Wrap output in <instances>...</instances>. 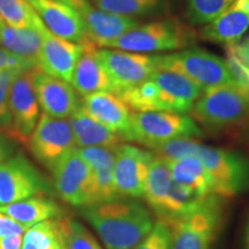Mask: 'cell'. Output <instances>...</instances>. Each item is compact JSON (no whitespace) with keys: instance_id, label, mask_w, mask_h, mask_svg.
Instances as JSON below:
<instances>
[{"instance_id":"obj_19","label":"cell","mask_w":249,"mask_h":249,"mask_svg":"<svg viewBox=\"0 0 249 249\" xmlns=\"http://www.w3.org/2000/svg\"><path fill=\"white\" fill-rule=\"evenodd\" d=\"M77 12L85 24L86 35L98 48H104L107 42L123 36L141 23L136 18L101 11L89 1H87Z\"/></svg>"},{"instance_id":"obj_41","label":"cell","mask_w":249,"mask_h":249,"mask_svg":"<svg viewBox=\"0 0 249 249\" xmlns=\"http://www.w3.org/2000/svg\"><path fill=\"white\" fill-rule=\"evenodd\" d=\"M60 1L65 2V4L71 6V7L76 9V11H79V9L82 7L83 5H85L88 0H60Z\"/></svg>"},{"instance_id":"obj_24","label":"cell","mask_w":249,"mask_h":249,"mask_svg":"<svg viewBox=\"0 0 249 249\" xmlns=\"http://www.w3.org/2000/svg\"><path fill=\"white\" fill-rule=\"evenodd\" d=\"M0 213L29 229L40 222L60 216L61 209L51 198L37 195L23 201L0 205Z\"/></svg>"},{"instance_id":"obj_7","label":"cell","mask_w":249,"mask_h":249,"mask_svg":"<svg viewBox=\"0 0 249 249\" xmlns=\"http://www.w3.org/2000/svg\"><path fill=\"white\" fill-rule=\"evenodd\" d=\"M197 157L209 177L211 194L231 197L249 189V160L244 156L201 144Z\"/></svg>"},{"instance_id":"obj_36","label":"cell","mask_w":249,"mask_h":249,"mask_svg":"<svg viewBox=\"0 0 249 249\" xmlns=\"http://www.w3.org/2000/svg\"><path fill=\"white\" fill-rule=\"evenodd\" d=\"M35 68L38 67L34 62L18 57L0 48V73L8 71H31Z\"/></svg>"},{"instance_id":"obj_25","label":"cell","mask_w":249,"mask_h":249,"mask_svg":"<svg viewBox=\"0 0 249 249\" xmlns=\"http://www.w3.org/2000/svg\"><path fill=\"white\" fill-rule=\"evenodd\" d=\"M172 179L180 186L192 189L198 195L207 197L211 194V183L201 160L195 156L167 161Z\"/></svg>"},{"instance_id":"obj_3","label":"cell","mask_w":249,"mask_h":249,"mask_svg":"<svg viewBox=\"0 0 249 249\" xmlns=\"http://www.w3.org/2000/svg\"><path fill=\"white\" fill-rule=\"evenodd\" d=\"M166 223L172 230V249H213L224 224L223 201L210 194L191 213Z\"/></svg>"},{"instance_id":"obj_28","label":"cell","mask_w":249,"mask_h":249,"mask_svg":"<svg viewBox=\"0 0 249 249\" xmlns=\"http://www.w3.org/2000/svg\"><path fill=\"white\" fill-rule=\"evenodd\" d=\"M62 249H102L91 233L71 218L58 219Z\"/></svg>"},{"instance_id":"obj_5","label":"cell","mask_w":249,"mask_h":249,"mask_svg":"<svg viewBox=\"0 0 249 249\" xmlns=\"http://www.w3.org/2000/svg\"><path fill=\"white\" fill-rule=\"evenodd\" d=\"M201 135L200 127L192 117L166 111H143L133 112L124 140L155 149L171 140Z\"/></svg>"},{"instance_id":"obj_10","label":"cell","mask_w":249,"mask_h":249,"mask_svg":"<svg viewBox=\"0 0 249 249\" xmlns=\"http://www.w3.org/2000/svg\"><path fill=\"white\" fill-rule=\"evenodd\" d=\"M97 54L116 95L140 85L158 70L157 55L107 48L98 49Z\"/></svg>"},{"instance_id":"obj_16","label":"cell","mask_w":249,"mask_h":249,"mask_svg":"<svg viewBox=\"0 0 249 249\" xmlns=\"http://www.w3.org/2000/svg\"><path fill=\"white\" fill-rule=\"evenodd\" d=\"M33 85L39 107L49 116L67 119L80 107L75 89L70 82L35 68L33 71Z\"/></svg>"},{"instance_id":"obj_33","label":"cell","mask_w":249,"mask_h":249,"mask_svg":"<svg viewBox=\"0 0 249 249\" xmlns=\"http://www.w3.org/2000/svg\"><path fill=\"white\" fill-rule=\"evenodd\" d=\"M201 143L189 138H180L176 140H171L158 145L155 148L156 156L163 158L166 161H173L181 160V158L195 156L197 157L198 149Z\"/></svg>"},{"instance_id":"obj_39","label":"cell","mask_w":249,"mask_h":249,"mask_svg":"<svg viewBox=\"0 0 249 249\" xmlns=\"http://www.w3.org/2000/svg\"><path fill=\"white\" fill-rule=\"evenodd\" d=\"M9 156V148L7 145V143L4 139L1 138V135H0V161L7 160Z\"/></svg>"},{"instance_id":"obj_38","label":"cell","mask_w":249,"mask_h":249,"mask_svg":"<svg viewBox=\"0 0 249 249\" xmlns=\"http://www.w3.org/2000/svg\"><path fill=\"white\" fill-rule=\"evenodd\" d=\"M22 235H13L7 238H0V249H21Z\"/></svg>"},{"instance_id":"obj_23","label":"cell","mask_w":249,"mask_h":249,"mask_svg":"<svg viewBox=\"0 0 249 249\" xmlns=\"http://www.w3.org/2000/svg\"><path fill=\"white\" fill-rule=\"evenodd\" d=\"M40 23V18L35 26L27 28H14L4 23L0 30V48L34 62L38 67V54L42 46Z\"/></svg>"},{"instance_id":"obj_40","label":"cell","mask_w":249,"mask_h":249,"mask_svg":"<svg viewBox=\"0 0 249 249\" xmlns=\"http://www.w3.org/2000/svg\"><path fill=\"white\" fill-rule=\"evenodd\" d=\"M241 249H249V214L244 229V235H242V247Z\"/></svg>"},{"instance_id":"obj_17","label":"cell","mask_w":249,"mask_h":249,"mask_svg":"<svg viewBox=\"0 0 249 249\" xmlns=\"http://www.w3.org/2000/svg\"><path fill=\"white\" fill-rule=\"evenodd\" d=\"M43 24L61 38L80 43L85 39L86 29L76 9L60 0H27Z\"/></svg>"},{"instance_id":"obj_13","label":"cell","mask_w":249,"mask_h":249,"mask_svg":"<svg viewBox=\"0 0 249 249\" xmlns=\"http://www.w3.org/2000/svg\"><path fill=\"white\" fill-rule=\"evenodd\" d=\"M155 155L130 144L116 149L113 182L117 194L130 198L143 197L147 188L149 167Z\"/></svg>"},{"instance_id":"obj_31","label":"cell","mask_w":249,"mask_h":249,"mask_svg":"<svg viewBox=\"0 0 249 249\" xmlns=\"http://www.w3.org/2000/svg\"><path fill=\"white\" fill-rule=\"evenodd\" d=\"M23 240L29 241L38 249H62L58 219H48L29 227Z\"/></svg>"},{"instance_id":"obj_30","label":"cell","mask_w":249,"mask_h":249,"mask_svg":"<svg viewBox=\"0 0 249 249\" xmlns=\"http://www.w3.org/2000/svg\"><path fill=\"white\" fill-rule=\"evenodd\" d=\"M0 17L14 28L33 27L39 18L27 0H0Z\"/></svg>"},{"instance_id":"obj_6","label":"cell","mask_w":249,"mask_h":249,"mask_svg":"<svg viewBox=\"0 0 249 249\" xmlns=\"http://www.w3.org/2000/svg\"><path fill=\"white\" fill-rule=\"evenodd\" d=\"M191 113L211 128H225L249 120V91L238 83L203 90Z\"/></svg>"},{"instance_id":"obj_4","label":"cell","mask_w":249,"mask_h":249,"mask_svg":"<svg viewBox=\"0 0 249 249\" xmlns=\"http://www.w3.org/2000/svg\"><path fill=\"white\" fill-rule=\"evenodd\" d=\"M157 68L178 73L202 90L236 83L225 59L200 48L157 54Z\"/></svg>"},{"instance_id":"obj_11","label":"cell","mask_w":249,"mask_h":249,"mask_svg":"<svg viewBox=\"0 0 249 249\" xmlns=\"http://www.w3.org/2000/svg\"><path fill=\"white\" fill-rule=\"evenodd\" d=\"M27 145L37 160L52 170L68 152L77 149L70 120L49 116L43 112Z\"/></svg>"},{"instance_id":"obj_9","label":"cell","mask_w":249,"mask_h":249,"mask_svg":"<svg viewBox=\"0 0 249 249\" xmlns=\"http://www.w3.org/2000/svg\"><path fill=\"white\" fill-rule=\"evenodd\" d=\"M51 171L55 189L65 202L82 208L98 203L92 170L77 149L61 157Z\"/></svg>"},{"instance_id":"obj_27","label":"cell","mask_w":249,"mask_h":249,"mask_svg":"<svg viewBox=\"0 0 249 249\" xmlns=\"http://www.w3.org/2000/svg\"><path fill=\"white\" fill-rule=\"evenodd\" d=\"M95 7L107 13L139 20L163 11L166 0H92Z\"/></svg>"},{"instance_id":"obj_15","label":"cell","mask_w":249,"mask_h":249,"mask_svg":"<svg viewBox=\"0 0 249 249\" xmlns=\"http://www.w3.org/2000/svg\"><path fill=\"white\" fill-rule=\"evenodd\" d=\"M42 46L38 54V70L71 83L74 68L81 53L80 43L61 38L40 23Z\"/></svg>"},{"instance_id":"obj_1","label":"cell","mask_w":249,"mask_h":249,"mask_svg":"<svg viewBox=\"0 0 249 249\" xmlns=\"http://www.w3.org/2000/svg\"><path fill=\"white\" fill-rule=\"evenodd\" d=\"M81 213L107 249H134L155 225L150 211L132 200L89 205Z\"/></svg>"},{"instance_id":"obj_2","label":"cell","mask_w":249,"mask_h":249,"mask_svg":"<svg viewBox=\"0 0 249 249\" xmlns=\"http://www.w3.org/2000/svg\"><path fill=\"white\" fill-rule=\"evenodd\" d=\"M195 42V31L180 21L157 20L140 23L123 36L107 42L104 48L150 54L181 51Z\"/></svg>"},{"instance_id":"obj_43","label":"cell","mask_w":249,"mask_h":249,"mask_svg":"<svg viewBox=\"0 0 249 249\" xmlns=\"http://www.w3.org/2000/svg\"><path fill=\"white\" fill-rule=\"evenodd\" d=\"M4 21H2V18H1V17H0V30H1V28H2V26H4Z\"/></svg>"},{"instance_id":"obj_14","label":"cell","mask_w":249,"mask_h":249,"mask_svg":"<svg viewBox=\"0 0 249 249\" xmlns=\"http://www.w3.org/2000/svg\"><path fill=\"white\" fill-rule=\"evenodd\" d=\"M33 71H23L15 77L9 90V110L14 140L27 144L39 119V104L33 85Z\"/></svg>"},{"instance_id":"obj_26","label":"cell","mask_w":249,"mask_h":249,"mask_svg":"<svg viewBox=\"0 0 249 249\" xmlns=\"http://www.w3.org/2000/svg\"><path fill=\"white\" fill-rule=\"evenodd\" d=\"M172 182V173L169 163L163 158L155 156L149 167L144 197L158 216L163 210Z\"/></svg>"},{"instance_id":"obj_22","label":"cell","mask_w":249,"mask_h":249,"mask_svg":"<svg viewBox=\"0 0 249 249\" xmlns=\"http://www.w3.org/2000/svg\"><path fill=\"white\" fill-rule=\"evenodd\" d=\"M68 120L77 148L104 147L117 149L121 144L120 136L93 119L81 104Z\"/></svg>"},{"instance_id":"obj_29","label":"cell","mask_w":249,"mask_h":249,"mask_svg":"<svg viewBox=\"0 0 249 249\" xmlns=\"http://www.w3.org/2000/svg\"><path fill=\"white\" fill-rule=\"evenodd\" d=\"M234 0H186L188 21L194 26H205L219 17Z\"/></svg>"},{"instance_id":"obj_35","label":"cell","mask_w":249,"mask_h":249,"mask_svg":"<svg viewBox=\"0 0 249 249\" xmlns=\"http://www.w3.org/2000/svg\"><path fill=\"white\" fill-rule=\"evenodd\" d=\"M134 249H172V230L164 220H158L149 234Z\"/></svg>"},{"instance_id":"obj_42","label":"cell","mask_w":249,"mask_h":249,"mask_svg":"<svg viewBox=\"0 0 249 249\" xmlns=\"http://www.w3.org/2000/svg\"><path fill=\"white\" fill-rule=\"evenodd\" d=\"M21 249H38V248H37L36 246H34L29 241L22 240V247H21Z\"/></svg>"},{"instance_id":"obj_18","label":"cell","mask_w":249,"mask_h":249,"mask_svg":"<svg viewBox=\"0 0 249 249\" xmlns=\"http://www.w3.org/2000/svg\"><path fill=\"white\" fill-rule=\"evenodd\" d=\"M80 44L82 45V53L74 68L71 85L81 96L102 91L112 92L110 79L97 54L98 46L88 36Z\"/></svg>"},{"instance_id":"obj_34","label":"cell","mask_w":249,"mask_h":249,"mask_svg":"<svg viewBox=\"0 0 249 249\" xmlns=\"http://www.w3.org/2000/svg\"><path fill=\"white\" fill-rule=\"evenodd\" d=\"M23 71H8L0 73V128L14 139L13 123L9 110V90L15 77Z\"/></svg>"},{"instance_id":"obj_32","label":"cell","mask_w":249,"mask_h":249,"mask_svg":"<svg viewBox=\"0 0 249 249\" xmlns=\"http://www.w3.org/2000/svg\"><path fill=\"white\" fill-rule=\"evenodd\" d=\"M226 61L236 83L249 91V38L241 44L227 46Z\"/></svg>"},{"instance_id":"obj_12","label":"cell","mask_w":249,"mask_h":249,"mask_svg":"<svg viewBox=\"0 0 249 249\" xmlns=\"http://www.w3.org/2000/svg\"><path fill=\"white\" fill-rule=\"evenodd\" d=\"M49 185L22 154L0 161V205L44 195Z\"/></svg>"},{"instance_id":"obj_8","label":"cell","mask_w":249,"mask_h":249,"mask_svg":"<svg viewBox=\"0 0 249 249\" xmlns=\"http://www.w3.org/2000/svg\"><path fill=\"white\" fill-rule=\"evenodd\" d=\"M202 90L178 73L157 70L144 82L145 103L149 111L186 114L191 112Z\"/></svg>"},{"instance_id":"obj_37","label":"cell","mask_w":249,"mask_h":249,"mask_svg":"<svg viewBox=\"0 0 249 249\" xmlns=\"http://www.w3.org/2000/svg\"><path fill=\"white\" fill-rule=\"evenodd\" d=\"M28 230L27 226L18 223L11 217L0 213V238H7L13 235H22Z\"/></svg>"},{"instance_id":"obj_21","label":"cell","mask_w":249,"mask_h":249,"mask_svg":"<svg viewBox=\"0 0 249 249\" xmlns=\"http://www.w3.org/2000/svg\"><path fill=\"white\" fill-rule=\"evenodd\" d=\"M81 105L93 119L124 140L129 128L133 111L121 101L119 96L111 91L90 93L83 96Z\"/></svg>"},{"instance_id":"obj_20","label":"cell","mask_w":249,"mask_h":249,"mask_svg":"<svg viewBox=\"0 0 249 249\" xmlns=\"http://www.w3.org/2000/svg\"><path fill=\"white\" fill-rule=\"evenodd\" d=\"M249 28V0H234L213 22L201 29L205 40L226 46L239 44Z\"/></svg>"}]
</instances>
